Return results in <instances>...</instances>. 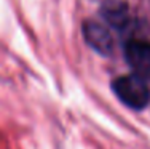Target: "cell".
Wrapping results in <instances>:
<instances>
[{"instance_id": "6da1fadb", "label": "cell", "mask_w": 150, "mask_h": 149, "mask_svg": "<svg viewBox=\"0 0 150 149\" xmlns=\"http://www.w3.org/2000/svg\"><path fill=\"white\" fill-rule=\"evenodd\" d=\"M112 88L117 98L131 109H144L150 101L147 83L137 76H121L113 80Z\"/></svg>"}, {"instance_id": "7a4b0ae2", "label": "cell", "mask_w": 150, "mask_h": 149, "mask_svg": "<svg viewBox=\"0 0 150 149\" xmlns=\"http://www.w3.org/2000/svg\"><path fill=\"white\" fill-rule=\"evenodd\" d=\"M125 59L134 76L150 80V43L144 40H131L125 47Z\"/></svg>"}, {"instance_id": "3957f363", "label": "cell", "mask_w": 150, "mask_h": 149, "mask_svg": "<svg viewBox=\"0 0 150 149\" xmlns=\"http://www.w3.org/2000/svg\"><path fill=\"white\" fill-rule=\"evenodd\" d=\"M83 35L86 43L99 55L109 56L115 48L110 31L98 21H86L83 24Z\"/></svg>"}, {"instance_id": "277c9868", "label": "cell", "mask_w": 150, "mask_h": 149, "mask_svg": "<svg viewBox=\"0 0 150 149\" xmlns=\"http://www.w3.org/2000/svg\"><path fill=\"white\" fill-rule=\"evenodd\" d=\"M101 15L115 29H125L129 23L128 5L123 0H105L101 8Z\"/></svg>"}]
</instances>
